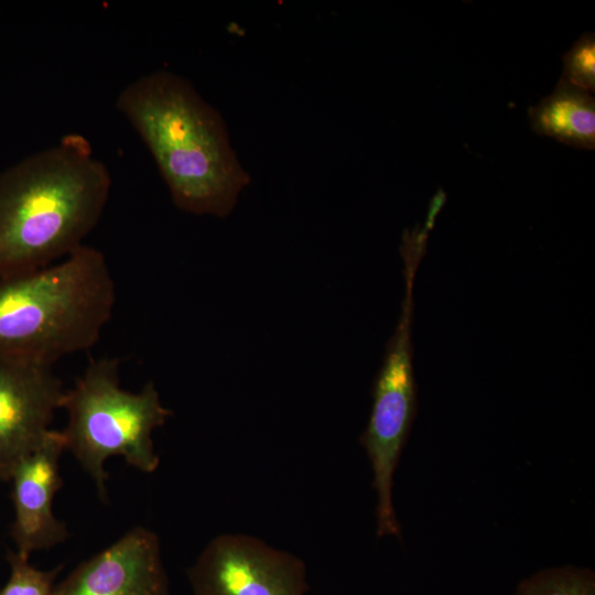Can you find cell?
Instances as JSON below:
<instances>
[{"label":"cell","instance_id":"cell-1","mask_svg":"<svg viewBox=\"0 0 595 595\" xmlns=\"http://www.w3.org/2000/svg\"><path fill=\"white\" fill-rule=\"evenodd\" d=\"M111 188L90 142L68 133L0 172V280L61 261L84 246Z\"/></svg>","mask_w":595,"mask_h":595},{"label":"cell","instance_id":"cell-7","mask_svg":"<svg viewBox=\"0 0 595 595\" xmlns=\"http://www.w3.org/2000/svg\"><path fill=\"white\" fill-rule=\"evenodd\" d=\"M64 392L52 367L0 357V482L43 443Z\"/></svg>","mask_w":595,"mask_h":595},{"label":"cell","instance_id":"cell-11","mask_svg":"<svg viewBox=\"0 0 595 595\" xmlns=\"http://www.w3.org/2000/svg\"><path fill=\"white\" fill-rule=\"evenodd\" d=\"M516 595H595V574L571 565L545 569L523 580Z\"/></svg>","mask_w":595,"mask_h":595},{"label":"cell","instance_id":"cell-9","mask_svg":"<svg viewBox=\"0 0 595 595\" xmlns=\"http://www.w3.org/2000/svg\"><path fill=\"white\" fill-rule=\"evenodd\" d=\"M64 451L62 432L50 430L43 443L18 464L9 480L14 512L11 537L15 551L23 555L68 538L66 524L53 513L54 496L63 485L60 459Z\"/></svg>","mask_w":595,"mask_h":595},{"label":"cell","instance_id":"cell-4","mask_svg":"<svg viewBox=\"0 0 595 595\" xmlns=\"http://www.w3.org/2000/svg\"><path fill=\"white\" fill-rule=\"evenodd\" d=\"M61 409L68 415L61 431L65 448L94 480L101 500H107L105 463L109 457L120 456L143 473L158 469L152 433L173 412L162 404L153 382L139 392L123 390L118 358L93 360L64 392Z\"/></svg>","mask_w":595,"mask_h":595},{"label":"cell","instance_id":"cell-6","mask_svg":"<svg viewBox=\"0 0 595 595\" xmlns=\"http://www.w3.org/2000/svg\"><path fill=\"white\" fill-rule=\"evenodd\" d=\"M193 595H306L305 563L248 534L213 538L187 570Z\"/></svg>","mask_w":595,"mask_h":595},{"label":"cell","instance_id":"cell-12","mask_svg":"<svg viewBox=\"0 0 595 595\" xmlns=\"http://www.w3.org/2000/svg\"><path fill=\"white\" fill-rule=\"evenodd\" d=\"M29 558L15 550L8 552L10 574L0 595H54V580L62 566L39 570L29 562Z\"/></svg>","mask_w":595,"mask_h":595},{"label":"cell","instance_id":"cell-13","mask_svg":"<svg viewBox=\"0 0 595 595\" xmlns=\"http://www.w3.org/2000/svg\"><path fill=\"white\" fill-rule=\"evenodd\" d=\"M593 94L595 91V34L586 32L563 56L562 77Z\"/></svg>","mask_w":595,"mask_h":595},{"label":"cell","instance_id":"cell-3","mask_svg":"<svg viewBox=\"0 0 595 595\" xmlns=\"http://www.w3.org/2000/svg\"><path fill=\"white\" fill-rule=\"evenodd\" d=\"M116 286L104 253L84 245L66 258L0 280V357L50 366L85 351L109 322Z\"/></svg>","mask_w":595,"mask_h":595},{"label":"cell","instance_id":"cell-8","mask_svg":"<svg viewBox=\"0 0 595 595\" xmlns=\"http://www.w3.org/2000/svg\"><path fill=\"white\" fill-rule=\"evenodd\" d=\"M54 595H169L159 537L134 527L78 565Z\"/></svg>","mask_w":595,"mask_h":595},{"label":"cell","instance_id":"cell-2","mask_svg":"<svg viewBox=\"0 0 595 595\" xmlns=\"http://www.w3.org/2000/svg\"><path fill=\"white\" fill-rule=\"evenodd\" d=\"M149 149L173 203L195 215L226 217L250 183L219 112L184 77L148 73L116 98Z\"/></svg>","mask_w":595,"mask_h":595},{"label":"cell","instance_id":"cell-5","mask_svg":"<svg viewBox=\"0 0 595 595\" xmlns=\"http://www.w3.org/2000/svg\"><path fill=\"white\" fill-rule=\"evenodd\" d=\"M405 294L397 327L388 342L372 389V408L360 444L370 461L377 494V536L400 538L392 505L394 470L416 410L412 366V288L419 261L404 258Z\"/></svg>","mask_w":595,"mask_h":595},{"label":"cell","instance_id":"cell-10","mask_svg":"<svg viewBox=\"0 0 595 595\" xmlns=\"http://www.w3.org/2000/svg\"><path fill=\"white\" fill-rule=\"evenodd\" d=\"M528 115L531 129L540 136L574 148H595L594 96L563 78Z\"/></svg>","mask_w":595,"mask_h":595}]
</instances>
